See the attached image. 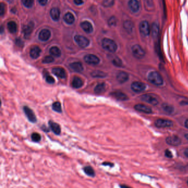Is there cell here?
I'll use <instances>...</instances> for the list:
<instances>
[{
    "label": "cell",
    "mask_w": 188,
    "mask_h": 188,
    "mask_svg": "<svg viewBox=\"0 0 188 188\" xmlns=\"http://www.w3.org/2000/svg\"><path fill=\"white\" fill-rule=\"evenodd\" d=\"M23 110L26 114V116L27 117L29 120L32 123H35L37 122V118L35 115L33 111L27 106H24L23 108Z\"/></svg>",
    "instance_id": "cell-11"
},
{
    "label": "cell",
    "mask_w": 188,
    "mask_h": 188,
    "mask_svg": "<svg viewBox=\"0 0 188 188\" xmlns=\"http://www.w3.org/2000/svg\"><path fill=\"white\" fill-rule=\"evenodd\" d=\"M81 26L82 29L87 33H91L93 30V26L88 21H85L82 22L81 23Z\"/></svg>",
    "instance_id": "cell-19"
},
{
    "label": "cell",
    "mask_w": 188,
    "mask_h": 188,
    "mask_svg": "<svg viewBox=\"0 0 188 188\" xmlns=\"http://www.w3.org/2000/svg\"><path fill=\"white\" fill-rule=\"evenodd\" d=\"M22 4L27 8H31L33 6L34 0H22Z\"/></svg>",
    "instance_id": "cell-34"
},
{
    "label": "cell",
    "mask_w": 188,
    "mask_h": 188,
    "mask_svg": "<svg viewBox=\"0 0 188 188\" xmlns=\"http://www.w3.org/2000/svg\"><path fill=\"white\" fill-rule=\"evenodd\" d=\"M83 81H82L81 79L78 77H75L73 79L72 82V85L75 88H80L83 85Z\"/></svg>",
    "instance_id": "cell-26"
},
{
    "label": "cell",
    "mask_w": 188,
    "mask_h": 188,
    "mask_svg": "<svg viewBox=\"0 0 188 188\" xmlns=\"http://www.w3.org/2000/svg\"><path fill=\"white\" fill-rule=\"evenodd\" d=\"M166 142L168 145L173 146H177L181 144V139L176 135H172L170 137H167L166 139Z\"/></svg>",
    "instance_id": "cell-10"
},
{
    "label": "cell",
    "mask_w": 188,
    "mask_h": 188,
    "mask_svg": "<svg viewBox=\"0 0 188 188\" xmlns=\"http://www.w3.org/2000/svg\"><path fill=\"white\" fill-rule=\"evenodd\" d=\"M50 16L52 19L54 21H58L60 18V12L59 9L57 8H53L50 11Z\"/></svg>",
    "instance_id": "cell-22"
},
{
    "label": "cell",
    "mask_w": 188,
    "mask_h": 188,
    "mask_svg": "<svg viewBox=\"0 0 188 188\" xmlns=\"http://www.w3.org/2000/svg\"><path fill=\"white\" fill-rule=\"evenodd\" d=\"M41 52V49L38 46H34L30 49V57L33 59H37L40 55Z\"/></svg>",
    "instance_id": "cell-18"
},
{
    "label": "cell",
    "mask_w": 188,
    "mask_h": 188,
    "mask_svg": "<svg viewBox=\"0 0 188 188\" xmlns=\"http://www.w3.org/2000/svg\"><path fill=\"white\" fill-rule=\"evenodd\" d=\"M128 6L130 9L133 13H136L140 9V4L138 0H130Z\"/></svg>",
    "instance_id": "cell-12"
},
{
    "label": "cell",
    "mask_w": 188,
    "mask_h": 188,
    "mask_svg": "<svg viewBox=\"0 0 188 188\" xmlns=\"http://www.w3.org/2000/svg\"><path fill=\"white\" fill-rule=\"evenodd\" d=\"M2 32H3V27L2 26H1V33H2Z\"/></svg>",
    "instance_id": "cell-52"
},
{
    "label": "cell",
    "mask_w": 188,
    "mask_h": 188,
    "mask_svg": "<svg viewBox=\"0 0 188 188\" xmlns=\"http://www.w3.org/2000/svg\"><path fill=\"white\" fill-rule=\"evenodd\" d=\"M49 52L52 56H54L56 57H59L61 55V51L60 48L56 46H54L50 48Z\"/></svg>",
    "instance_id": "cell-29"
},
{
    "label": "cell",
    "mask_w": 188,
    "mask_h": 188,
    "mask_svg": "<svg viewBox=\"0 0 188 188\" xmlns=\"http://www.w3.org/2000/svg\"><path fill=\"white\" fill-rule=\"evenodd\" d=\"M51 36L50 31L47 29H43L42 30L39 35V38L43 41H46L48 40Z\"/></svg>",
    "instance_id": "cell-15"
},
{
    "label": "cell",
    "mask_w": 188,
    "mask_h": 188,
    "mask_svg": "<svg viewBox=\"0 0 188 188\" xmlns=\"http://www.w3.org/2000/svg\"><path fill=\"white\" fill-rule=\"evenodd\" d=\"M113 63L116 67H121L122 66V61L119 58L116 57L113 60Z\"/></svg>",
    "instance_id": "cell-38"
},
{
    "label": "cell",
    "mask_w": 188,
    "mask_h": 188,
    "mask_svg": "<svg viewBox=\"0 0 188 188\" xmlns=\"http://www.w3.org/2000/svg\"><path fill=\"white\" fill-rule=\"evenodd\" d=\"M187 183H188V182H187Z\"/></svg>",
    "instance_id": "cell-53"
},
{
    "label": "cell",
    "mask_w": 188,
    "mask_h": 188,
    "mask_svg": "<svg viewBox=\"0 0 188 188\" xmlns=\"http://www.w3.org/2000/svg\"><path fill=\"white\" fill-rule=\"evenodd\" d=\"M141 100L142 101L153 106L158 105V101L157 98H156L154 96L151 94H145L142 95Z\"/></svg>",
    "instance_id": "cell-6"
},
{
    "label": "cell",
    "mask_w": 188,
    "mask_h": 188,
    "mask_svg": "<svg viewBox=\"0 0 188 188\" xmlns=\"http://www.w3.org/2000/svg\"><path fill=\"white\" fill-rule=\"evenodd\" d=\"M7 28L11 33H16L17 30V24L14 21H9L7 24Z\"/></svg>",
    "instance_id": "cell-28"
},
{
    "label": "cell",
    "mask_w": 188,
    "mask_h": 188,
    "mask_svg": "<svg viewBox=\"0 0 188 188\" xmlns=\"http://www.w3.org/2000/svg\"><path fill=\"white\" fill-rule=\"evenodd\" d=\"M117 23V19L116 17H111L108 21V24L110 26H116Z\"/></svg>",
    "instance_id": "cell-40"
},
{
    "label": "cell",
    "mask_w": 188,
    "mask_h": 188,
    "mask_svg": "<svg viewBox=\"0 0 188 188\" xmlns=\"http://www.w3.org/2000/svg\"><path fill=\"white\" fill-rule=\"evenodd\" d=\"M34 23L33 22H30L27 26H24L23 28V32L26 38H28L30 36L32 31L34 28Z\"/></svg>",
    "instance_id": "cell-16"
},
{
    "label": "cell",
    "mask_w": 188,
    "mask_h": 188,
    "mask_svg": "<svg viewBox=\"0 0 188 188\" xmlns=\"http://www.w3.org/2000/svg\"><path fill=\"white\" fill-rule=\"evenodd\" d=\"M111 95L120 101H125L128 99V97L126 94L120 91L113 92L111 93Z\"/></svg>",
    "instance_id": "cell-17"
},
{
    "label": "cell",
    "mask_w": 188,
    "mask_h": 188,
    "mask_svg": "<svg viewBox=\"0 0 188 188\" xmlns=\"http://www.w3.org/2000/svg\"><path fill=\"white\" fill-rule=\"evenodd\" d=\"M114 3V0H104L103 4L104 7H111Z\"/></svg>",
    "instance_id": "cell-37"
},
{
    "label": "cell",
    "mask_w": 188,
    "mask_h": 188,
    "mask_svg": "<svg viewBox=\"0 0 188 188\" xmlns=\"http://www.w3.org/2000/svg\"><path fill=\"white\" fill-rule=\"evenodd\" d=\"M91 75L94 78H104L106 77L107 74L100 70H95L91 73Z\"/></svg>",
    "instance_id": "cell-32"
},
{
    "label": "cell",
    "mask_w": 188,
    "mask_h": 188,
    "mask_svg": "<svg viewBox=\"0 0 188 188\" xmlns=\"http://www.w3.org/2000/svg\"><path fill=\"white\" fill-rule=\"evenodd\" d=\"M38 2L42 6H44L47 4V0H38Z\"/></svg>",
    "instance_id": "cell-46"
},
{
    "label": "cell",
    "mask_w": 188,
    "mask_h": 188,
    "mask_svg": "<svg viewBox=\"0 0 188 188\" xmlns=\"http://www.w3.org/2000/svg\"><path fill=\"white\" fill-rule=\"evenodd\" d=\"M120 188H131L130 187H129L127 185H120Z\"/></svg>",
    "instance_id": "cell-49"
},
{
    "label": "cell",
    "mask_w": 188,
    "mask_h": 188,
    "mask_svg": "<svg viewBox=\"0 0 188 188\" xmlns=\"http://www.w3.org/2000/svg\"><path fill=\"white\" fill-rule=\"evenodd\" d=\"M146 86L145 83L140 81H135L131 84V88L133 91L138 93L145 90Z\"/></svg>",
    "instance_id": "cell-8"
},
{
    "label": "cell",
    "mask_w": 188,
    "mask_h": 188,
    "mask_svg": "<svg viewBox=\"0 0 188 188\" xmlns=\"http://www.w3.org/2000/svg\"><path fill=\"white\" fill-rule=\"evenodd\" d=\"M139 29L141 34L144 36H147L151 33V28L149 22L146 21H141L140 23Z\"/></svg>",
    "instance_id": "cell-4"
},
{
    "label": "cell",
    "mask_w": 188,
    "mask_h": 188,
    "mask_svg": "<svg viewBox=\"0 0 188 188\" xmlns=\"http://www.w3.org/2000/svg\"><path fill=\"white\" fill-rule=\"evenodd\" d=\"M32 139L33 141L34 142H39V141H40L41 140V136L40 134H39L37 132H34L32 134Z\"/></svg>",
    "instance_id": "cell-35"
},
{
    "label": "cell",
    "mask_w": 188,
    "mask_h": 188,
    "mask_svg": "<svg viewBox=\"0 0 188 188\" xmlns=\"http://www.w3.org/2000/svg\"><path fill=\"white\" fill-rule=\"evenodd\" d=\"M184 154H185V155L188 158V149H187L185 150V152H184Z\"/></svg>",
    "instance_id": "cell-50"
},
{
    "label": "cell",
    "mask_w": 188,
    "mask_h": 188,
    "mask_svg": "<svg viewBox=\"0 0 188 188\" xmlns=\"http://www.w3.org/2000/svg\"><path fill=\"white\" fill-rule=\"evenodd\" d=\"M52 73L56 77H59L61 79H64L66 77V74L65 69L62 68H54L52 70Z\"/></svg>",
    "instance_id": "cell-14"
},
{
    "label": "cell",
    "mask_w": 188,
    "mask_h": 188,
    "mask_svg": "<svg viewBox=\"0 0 188 188\" xmlns=\"http://www.w3.org/2000/svg\"><path fill=\"white\" fill-rule=\"evenodd\" d=\"M185 138L188 140V133L186 134L185 135Z\"/></svg>",
    "instance_id": "cell-51"
},
{
    "label": "cell",
    "mask_w": 188,
    "mask_h": 188,
    "mask_svg": "<svg viewBox=\"0 0 188 188\" xmlns=\"http://www.w3.org/2000/svg\"><path fill=\"white\" fill-rule=\"evenodd\" d=\"M134 108L137 111L142 112L144 113L150 114L152 113V110L150 107L143 105V104H137L134 106Z\"/></svg>",
    "instance_id": "cell-13"
},
{
    "label": "cell",
    "mask_w": 188,
    "mask_h": 188,
    "mask_svg": "<svg viewBox=\"0 0 188 188\" xmlns=\"http://www.w3.org/2000/svg\"><path fill=\"white\" fill-rule=\"evenodd\" d=\"M54 59L51 56H46L44 58V59L43 60V63H46V64H48V63H52V62H54Z\"/></svg>",
    "instance_id": "cell-39"
},
{
    "label": "cell",
    "mask_w": 188,
    "mask_h": 188,
    "mask_svg": "<svg viewBox=\"0 0 188 188\" xmlns=\"http://www.w3.org/2000/svg\"><path fill=\"white\" fill-rule=\"evenodd\" d=\"M123 26L125 30H126L128 33H131L133 31L134 28L133 23L130 21H124Z\"/></svg>",
    "instance_id": "cell-24"
},
{
    "label": "cell",
    "mask_w": 188,
    "mask_h": 188,
    "mask_svg": "<svg viewBox=\"0 0 188 188\" xmlns=\"http://www.w3.org/2000/svg\"><path fill=\"white\" fill-rule=\"evenodd\" d=\"M65 21L68 24H72L75 21V18L72 14L71 13H66L64 17Z\"/></svg>",
    "instance_id": "cell-30"
},
{
    "label": "cell",
    "mask_w": 188,
    "mask_h": 188,
    "mask_svg": "<svg viewBox=\"0 0 188 188\" xmlns=\"http://www.w3.org/2000/svg\"><path fill=\"white\" fill-rule=\"evenodd\" d=\"M70 67L73 71L78 72V73L81 72L83 70V67L82 64L81 63L78 62H73L70 65Z\"/></svg>",
    "instance_id": "cell-21"
},
{
    "label": "cell",
    "mask_w": 188,
    "mask_h": 188,
    "mask_svg": "<svg viewBox=\"0 0 188 188\" xmlns=\"http://www.w3.org/2000/svg\"><path fill=\"white\" fill-rule=\"evenodd\" d=\"M159 31V28L158 24L156 23H154L151 28V32L154 38H156L158 36Z\"/></svg>",
    "instance_id": "cell-25"
},
{
    "label": "cell",
    "mask_w": 188,
    "mask_h": 188,
    "mask_svg": "<svg viewBox=\"0 0 188 188\" xmlns=\"http://www.w3.org/2000/svg\"><path fill=\"white\" fill-rule=\"evenodd\" d=\"M74 38L78 45L82 48L87 47L90 44V40L83 36L76 35Z\"/></svg>",
    "instance_id": "cell-7"
},
{
    "label": "cell",
    "mask_w": 188,
    "mask_h": 188,
    "mask_svg": "<svg viewBox=\"0 0 188 188\" xmlns=\"http://www.w3.org/2000/svg\"><path fill=\"white\" fill-rule=\"evenodd\" d=\"M49 124L50 125V127L51 129V130L53 131L56 135H59L61 132V128L60 125L57 123H56L54 122L50 121L49 122Z\"/></svg>",
    "instance_id": "cell-23"
},
{
    "label": "cell",
    "mask_w": 188,
    "mask_h": 188,
    "mask_svg": "<svg viewBox=\"0 0 188 188\" xmlns=\"http://www.w3.org/2000/svg\"><path fill=\"white\" fill-rule=\"evenodd\" d=\"M116 79L120 83H124L128 80V74L125 72H120L116 75Z\"/></svg>",
    "instance_id": "cell-20"
},
{
    "label": "cell",
    "mask_w": 188,
    "mask_h": 188,
    "mask_svg": "<svg viewBox=\"0 0 188 188\" xmlns=\"http://www.w3.org/2000/svg\"><path fill=\"white\" fill-rule=\"evenodd\" d=\"M147 78L150 83L154 85L161 86L163 84L162 77L156 71H152L149 73Z\"/></svg>",
    "instance_id": "cell-1"
},
{
    "label": "cell",
    "mask_w": 188,
    "mask_h": 188,
    "mask_svg": "<svg viewBox=\"0 0 188 188\" xmlns=\"http://www.w3.org/2000/svg\"><path fill=\"white\" fill-rule=\"evenodd\" d=\"M184 125H185V127L187 128L188 129V120H186V121L185 122Z\"/></svg>",
    "instance_id": "cell-48"
},
{
    "label": "cell",
    "mask_w": 188,
    "mask_h": 188,
    "mask_svg": "<svg viewBox=\"0 0 188 188\" xmlns=\"http://www.w3.org/2000/svg\"><path fill=\"white\" fill-rule=\"evenodd\" d=\"M45 79H46V81L47 82V83L49 84H54L55 83V80L54 79L51 77V75H47L45 77Z\"/></svg>",
    "instance_id": "cell-41"
},
{
    "label": "cell",
    "mask_w": 188,
    "mask_h": 188,
    "mask_svg": "<svg viewBox=\"0 0 188 188\" xmlns=\"http://www.w3.org/2000/svg\"><path fill=\"white\" fill-rule=\"evenodd\" d=\"M83 171L85 172V174L88 176L93 177H94V175H95V172H94V169H93V168H92L90 166H86V167H84Z\"/></svg>",
    "instance_id": "cell-31"
},
{
    "label": "cell",
    "mask_w": 188,
    "mask_h": 188,
    "mask_svg": "<svg viewBox=\"0 0 188 188\" xmlns=\"http://www.w3.org/2000/svg\"><path fill=\"white\" fill-rule=\"evenodd\" d=\"M162 107L163 110H164V111L168 112V113H171L173 111V110H174V108H173L172 106H171V105H169L168 104H166V103L163 104Z\"/></svg>",
    "instance_id": "cell-36"
},
{
    "label": "cell",
    "mask_w": 188,
    "mask_h": 188,
    "mask_svg": "<svg viewBox=\"0 0 188 188\" xmlns=\"http://www.w3.org/2000/svg\"><path fill=\"white\" fill-rule=\"evenodd\" d=\"M155 125L158 128H169L173 126V123L171 120H166V119H158L154 122Z\"/></svg>",
    "instance_id": "cell-5"
},
{
    "label": "cell",
    "mask_w": 188,
    "mask_h": 188,
    "mask_svg": "<svg viewBox=\"0 0 188 188\" xmlns=\"http://www.w3.org/2000/svg\"><path fill=\"white\" fill-rule=\"evenodd\" d=\"M16 44L18 46L22 47L23 45V41H22L20 38H17L16 40Z\"/></svg>",
    "instance_id": "cell-44"
},
{
    "label": "cell",
    "mask_w": 188,
    "mask_h": 188,
    "mask_svg": "<svg viewBox=\"0 0 188 188\" xmlns=\"http://www.w3.org/2000/svg\"><path fill=\"white\" fill-rule=\"evenodd\" d=\"M132 53L133 56L137 59H141L145 56V51L139 45H135L132 47Z\"/></svg>",
    "instance_id": "cell-3"
},
{
    "label": "cell",
    "mask_w": 188,
    "mask_h": 188,
    "mask_svg": "<svg viewBox=\"0 0 188 188\" xmlns=\"http://www.w3.org/2000/svg\"><path fill=\"white\" fill-rule=\"evenodd\" d=\"M84 60L87 64L92 65H97L100 62V60L98 57L92 54L85 55L84 57Z\"/></svg>",
    "instance_id": "cell-9"
},
{
    "label": "cell",
    "mask_w": 188,
    "mask_h": 188,
    "mask_svg": "<svg viewBox=\"0 0 188 188\" xmlns=\"http://www.w3.org/2000/svg\"><path fill=\"white\" fill-rule=\"evenodd\" d=\"M105 91V84L104 83H100L97 84L94 88V92L97 94L104 93Z\"/></svg>",
    "instance_id": "cell-27"
},
{
    "label": "cell",
    "mask_w": 188,
    "mask_h": 188,
    "mask_svg": "<svg viewBox=\"0 0 188 188\" xmlns=\"http://www.w3.org/2000/svg\"><path fill=\"white\" fill-rule=\"evenodd\" d=\"M4 7H5L4 4L3 3H1L0 5V14L1 17H2L4 14V10H5Z\"/></svg>",
    "instance_id": "cell-42"
},
{
    "label": "cell",
    "mask_w": 188,
    "mask_h": 188,
    "mask_svg": "<svg viewBox=\"0 0 188 188\" xmlns=\"http://www.w3.org/2000/svg\"><path fill=\"white\" fill-rule=\"evenodd\" d=\"M52 109L54 111L60 113L62 112V108H61V103L59 102H55L52 104Z\"/></svg>",
    "instance_id": "cell-33"
},
{
    "label": "cell",
    "mask_w": 188,
    "mask_h": 188,
    "mask_svg": "<svg viewBox=\"0 0 188 188\" xmlns=\"http://www.w3.org/2000/svg\"><path fill=\"white\" fill-rule=\"evenodd\" d=\"M102 45L103 48L111 53L115 52L118 48V46L116 42L110 38H104L103 39Z\"/></svg>",
    "instance_id": "cell-2"
},
{
    "label": "cell",
    "mask_w": 188,
    "mask_h": 188,
    "mask_svg": "<svg viewBox=\"0 0 188 188\" xmlns=\"http://www.w3.org/2000/svg\"><path fill=\"white\" fill-rule=\"evenodd\" d=\"M165 156L168 158H171L173 157V155L171 151L169 150H166L165 151Z\"/></svg>",
    "instance_id": "cell-43"
},
{
    "label": "cell",
    "mask_w": 188,
    "mask_h": 188,
    "mask_svg": "<svg viewBox=\"0 0 188 188\" xmlns=\"http://www.w3.org/2000/svg\"><path fill=\"white\" fill-rule=\"evenodd\" d=\"M75 4L77 5H81L83 4V0H74Z\"/></svg>",
    "instance_id": "cell-47"
},
{
    "label": "cell",
    "mask_w": 188,
    "mask_h": 188,
    "mask_svg": "<svg viewBox=\"0 0 188 188\" xmlns=\"http://www.w3.org/2000/svg\"><path fill=\"white\" fill-rule=\"evenodd\" d=\"M102 165L103 166H109L110 167H113L114 166V164L111 162H104L103 163Z\"/></svg>",
    "instance_id": "cell-45"
}]
</instances>
